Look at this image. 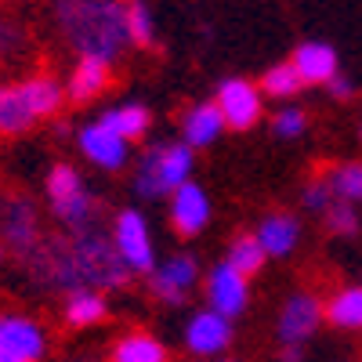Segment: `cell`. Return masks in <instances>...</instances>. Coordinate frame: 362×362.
<instances>
[{"label": "cell", "instance_id": "obj_18", "mask_svg": "<svg viewBox=\"0 0 362 362\" xmlns=\"http://www.w3.org/2000/svg\"><path fill=\"white\" fill-rule=\"evenodd\" d=\"M293 69L300 73V80L305 83H329L337 76V51L322 44V40H308V44H300L293 51Z\"/></svg>", "mask_w": 362, "mask_h": 362}, {"label": "cell", "instance_id": "obj_16", "mask_svg": "<svg viewBox=\"0 0 362 362\" xmlns=\"http://www.w3.org/2000/svg\"><path fill=\"white\" fill-rule=\"evenodd\" d=\"M225 127L228 124H225L218 102H196L192 109H185V116H181V141L189 148H206L221 138Z\"/></svg>", "mask_w": 362, "mask_h": 362}, {"label": "cell", "instance_id": "obj_28", "mask_svg": "<svg viewBox=\"0 0 362 362\" xmlns=\"http://www.w3.org/2000/svg\"><path fill=\"white\" fill-rule=\"evenodd\" d=\"M322 221H326V228L334 232V235H344V239H351V235H358V210H355V203H344V199H337L334 206L322 214Z\"/></svg>", "mask_w": 362, "mask_h": 362}, {"label": "cell", "instance_id": "obj_32", "mask_svg": "<svg viewBox=\"0 0 362 362\" xmlns=\"http://www.w3.org/2000/svg\"><path fill=\"white\" fill-rule=\"evenodd\" d=\"M326 87H329V95H334V98H351V80H348V76H341V73H337L334 80H329Z\"/></svg>", "mask_w": 362, "mask_h": 362}, {"label": "cell", "instance_id": "obj_13", "mask_svg": "<svg viewBox=\"0 0 362 362\" xmlns=\"http://www.w3.org/2000/svg\"><path fill=\"white\" fill-rule=\"evenodd\" d=\"M196 279H199V261L192 254H174L163 264H156V272L148 276V286L167 305H181L185 293L196 286Z\"/></svg>", "mask_w": 362, "mask_h": 362}, {"label": "cell", "instance_id": "obj_33", "mask_svg": "<svg viewBox=\"0 0 362 362\" xmlns=\"http://www.w3.org/2000/svg\"><path fill=\"white\" fill-rule=\"evenodd\" d=\"M279 362H300V344H286L279 351Z\"/></svg>", "mask_w": 362, "mask_h": 362}, {"label": "cell", "instance_id": "obj_2", "mask_svg": "<svg viewBox=\"0 0 362 362\" xmlns=\"http://www.w3.org/2000/svg\"><path fill=\"white\" fill-rule=\"evenodd\" d=\"M54 22L80 58L116 62L119 51L131 44L127 4H119V0H58Z\"/></svg>", "mask_w": 362, "mask_h": 362}, {"label": "cell", "instance_id": "obj_9", "mask_svg": "<svg viewBox=\"0 0 362 362\" xmlns=\"http://www.w3.org/2000/svg\"><path fill=\"white\" fill-rule=\"evenodd\" d=\"M47 355V334L29 315H0V362H40Z\"/></svg>", "mask_w": 362, "mask_h": 362}, {"label": "cell", "instance_id": "obj_1", "mask_svg": "<svg viewBox=\"0 0 362 362\" xmlns=\"http://www.w3.org/2000/svg\"><path fill=\"white\" fill-rule=\"evenodd\" d=\"M25 276L40 290L58 293H80V290H119L127 286L131 268L119 257L112 235L87 228V232H66V235H47L44 243L22 257Z\"/></svg>", "mask_w": 362, "mask_h": 362}, {"label": "cell", "instance_id": "obj_24", "mask_svg": "<svg viewBox=\"0 0 362 362\" xmlns=\"http://www.w3.org/2000/svg\"><path fill=\"white\" fill-rule=\"evenodd\" d=\"M264 247L257 243V235H250V232H243V235H235L232 243H228V254H225V261L235 268V272H243V276L250 279V276H257L261 272V264H264Z\"/></svg>", "mask_w": 362, "mask_h": 362}, {"label": "cell", "instance_id": "obj_8", "mask_svg": "<svg viewBox=\"0 0 362 362\" xmlns=\"http://www.w3.org/2000/svg\"><path fill=\"white\" fill-rule=\"evenodd\" d=\"M218 109L225 116V124L232 131H250L257 119H261V109H264V90L243 76H228L221 80L218 87Z\"/></svg>", "mask_w": 362, "mask_h": 362}, {"label": "cell", "instance_id": "obj_4", "mask_svg": "<svg viewBox=\"0 0 362 362\" xmlns=\"http://www.w3.org/2000/svg\"><path fill=\"white\" fill-rule=\"evenodd\" d=\"M192 148L185 141H167L145 148L138 167H134V189L145 199H163L174 196L185 181H192Z\"/></svg>", "mask_w": 362, "mask_h": 362}, {"label": "cell", "instance_id": "obj_15", "mask_svg": "<svg viewBox=\"0 0 362 362\" xmlns=\"http://www.w3.org/2000/svg\"><path fill=\"white\" fill-rule=\"evenodd\" d=\"M210 221V196L203 192V185L185 181L174 196H170V225L181 235H199Z\"/></svg>", "mask_w": 362, "mask_h": 362}, {"label": "cell", "instance_id": "obj_29", "mask_svg": "<svg viewBox=\"0 0 362 362\" xmlns=\"http://www.w3.org/2000/svg\"><path fill=\"white\" fill-rule=\"evenodd\" d=\"M25 44H29L25 29H22L15 18L0 15V62H8V58L22 54V51H25Z\"/></svg>", "mask_w": 362, "mask_h": 362}, {"label": "cell", "instance_id": "obj_17", "mask_svg": "<svg viewBox=\"0 0 362 362\" xmlns=\"http://www.w3.org/2000/svg\"><path fill=\"white\" fill-rule=\"evenodd\" d=\"M257 243L264 247L268 257H290L300 243V225L293 214H283V210H276V214H264L261 225H257Z\"/></svg>", "mask_w": 362, "mask_h": 362}, {"label": "cell", "instance_id": "obj_5", "mask_svg": "<svg viewBox=\"0 0 362 362\" xmlns=\"http://www.w3.org/2000/svg\"><path fill=\"white\" fill-rule=\"evenodd\" d=\"M47 203L51 214L69 232H87L98 221V196L83 185V177L69 163H58L47 170Z\"/></svg>", "mask_w": 362, "mask_h": 362}, {"label": "cell", "instance_id": "obj_7", "mask_svg": "<svg viewBox=\"0 0 362 362\" xmlns=\"http://www.w3.org/2000/svg\"><path fill=\"white\" fill-rule=\"evenodd\" d=\"M112 243L124 257V264L131 268V276H153L156 272V250H153V232L141 210L127 206L119 210L112 221Z\"/></svg>", "mask_w": 362, "mask_h": 362}, {"label": "cell", "instance_id": "obj_21", "mask_svg": "<svg viewBox=\"0 0 362 362\" xmlns=\"http://www.w3.org/2000/svg\"><path fill=\"white\" fill-rule=\"evenodd\" d=\"M109 362H167V348L145 329H131L112 344Z\"/></svg>", "mask_w": 362, "mask_h": 362}, {"label": "cell", "instance_id": "obj_10", "mask_svg": "<svg viewBox=\"0 0 362 362\" xmlns=\"http://www.w3.org/2000/svg\"><path fill=\"white\" fill-rule=\"evenodd\" d=\"M322 319H326V305H322L315 293H308V290L290 293L283 312H279V319H276V334H279L283 348L286 344H305L319 329Z\"/></svg>", "mask_w": 362, "mask_h": 362}, {"label": "cell", "instance_id": "obj_26", "mask_svg": "<svg viewBox=\"0 0 362 362\" xmlns=\"http://www.w3.org/2000/svg\"><path fill=\"white\" fill-rule=\"evenodd\" d=\"M300 87H305V80H300V73L293 69V62H279L261 76V90L268 98H293Z\"/></svg>", "mask_w": 362, "mask_h": 362}, {"label": "cell", "instance_id": "obj_22", "mask_svg": "<svg viewBox=\"0 0 362 362\" xmlns=\"http://www.w3.org/2000/svg\"><path fill=\"white\" fill-rule=\"evenodd\" d=\"M109 305L98 290H80L73 297H66V308H62V319L69 329H87V326H98L105 319Z\"/></svg>", "mask_w": 362, "mask_h": 362}, {"label": "cell", "instance_id": "obj_25", "mask_svg": "<svg viewBox=\"0 0 362 362\" xmlns=\"http://www.w3.org/2000/svg\"><path fill=\"white\" fill-rule=\"evenodd\" d=\"M322 177H326V185L334 189L337 199L362 203V163H337V167H329Z\"/></svg>", "mask_w": 362, "mask_h": 362}, {"label": "cell", "instance_id": "obj_31", "mask_svg": "<svg viewBox=\"0 0 362 362\" xmlns=\"http://www.w3.org/2000/svg\"><path fill=\"white\" fill-rule=\"evenodd\" d=\"M305 127H308V116H305V109H297V105L279 109L276 119H272V131H276V138H297Z\"/></svg>", "mask_w": 362, "mask_h": 362}, {"label": "cell", "instance_id": "obj_34", "mask_svg": "<svg viewBox=\"0 0 362 362\" xmlns=\"http://www.w3.org/2000/svg\"><path fill=\"white\" fill-rule=\"evenodd\" d=\"M73 362H95V358H73Z\"/></svg>", "mask_w": 362, "mask_h": 362}, {"label": "cell", "instance_id": "obj_11", "mask_svg": "<svg viewBox=\"0 0 362 362\" xmlns=\"http://www.w3.org/2000/svg\"><path fill=\"white\" fill-rule=\"evenodd\" d=\"M206 300L210 308L221 312L225 319H235L247 312V300H250V279L243 272H235L228 261L214 264L206 276Z\"/></svg>", "mask_w": 362, "mask_h": 362}, {"label": "cell", "instance_id": "obj_14", "mask_svg": "<svg viewBox=\"0 0 362 362\" xmlns=\"http://www.w3.org/2000/svg\"><path fill=\"white\" fill-rule=\"evenodd\" d=\"M232 344V319H225L221 312L206 308V312H196L185 326V348L199 358L206 355H221L225 348Z\"/></svg>", "mask_w": 362, "mask_h": 362}, {"label": "cell", "instance_id": "obj_6", "mask_svg": "<svg viewBox=\"0 0 362 362\" xmlns=\"http://www.w3.org/2000/svg\"><path fill=\"white\" fill-rule=\"evenodd\" d=\"M0 239H4V247L15 250L18 257H29L44 243L40 210L29 196H22V192L0 196Z\"/></svg>", "mask_w": 362, "mask_h": 362}, {"label": "cell", "instance_id": "obj_27", "mask_svg": "<svg viewBox=\"0 0 362 362\" xmlns=\"http://www.w3.org/2000/svg\"><path fill=\"white\" fill-rule=\"evenodd\" d=\"M127 37L138 47H153L156 44V22L141 0H127Z\"/></svg>", "mask_w": 362, "mask_h": 362}, {"label": "cell", "instance_id": "obj_19", "mask_svg": "<svg viewBox=\"0 0 362 362\" xmlns=\"http://www.w3.org/2000/svg\"><path fill=\"white\" fill-rule=\"evenodd\" d=\"M112 73H109V62H98V58H80L73 66L69 80H66V98L69 102H90L98 98L102 90L109 87Z\"/></svg>", "mask_w": 362, "mask_h": 362}, {"label": "cell", "instance_id": "obj_30", "mask_svg": "<svg viewBox=\"0 0 362 362\" xmlns=\"http://www.w3.org/2000/svg\"><path fill=\"white\" fill-rule=\"evenodd\" d=\"M300 203H305L312 214H326V210L337 203V196H334V189L326 185V177H315V181L305 185V192H300Z\"/></svg>", "mask_w": 362, "mask_h": 362}, {"label": "cell", "instance_id": "obj_20", "mask_svg": "<svg viewBox=\"0 0 362 362\" xmlns=\"http://www.w3.org/2000/svg\"><path fill=\"white\" fill-rule=\"evenodd\" d=\"M98 119H102V124H105L112 134L124 138V141H138V138H145V134H148V127H153V112H148L141 102L112 105V109H105Z\"/></svg>", "mask_w": 362, "mask_h": 362}, {"label": "cell", "instance_id": "obj_12", "mask_svg": "<svg viewBox=\"0 0 362 362\" xmlns=\"http://www.w3.org/2000/svg\"><path fill=\"white\" fill-rule=\"evenodd\" d=\"M76 145H80L83 160L95 163L98 170H119V167H127V160H131V141L112 134L102 119H98V124L80 127L76 131Z\"/></svg>", "mask_w": 362, "mask_h": 362}, {"label": "cell", "instance_id": "obj_35", "mask_svg": "<svg viewBox=\"0 0 362 362\" xmlns=\"http://www.w3.org/2000/svg\"><path fill=\"white\" fill-rule=\"evenodd\" d=\"M0 261H4V250H0Z\"/></svg>", "mask_w": 362, "mask_h": 362}, {"label": "cell", "instance_id": "obj_3", "mask_svg": "<svg viewBox=\"0 0 362 362\" xmlns=\"http://www.w3.org/2000/svg\"><path fill=\"white\" fill-rule=\"evenodd\" d=\"M66 102V83H58L47 73L25 76L18 83H4L0 87V134H22L62 109Z\"/></svg>", "mask_w": 362, "mask_h": 362}, {"label": "cell", "instance_id": "obj_23", "mask_svg": "<svg viewBox=\"0 0 362 362\" xmlns=\"http://www.w3.org/2000/svg\"><path fill=\"white\" fill-rule=\"evenodd\" d=\"M326 322L337 329H362V286H344L329 297Z\"/></svg>", "mask_w": 362, "mask_h": 362}]
</instances>
